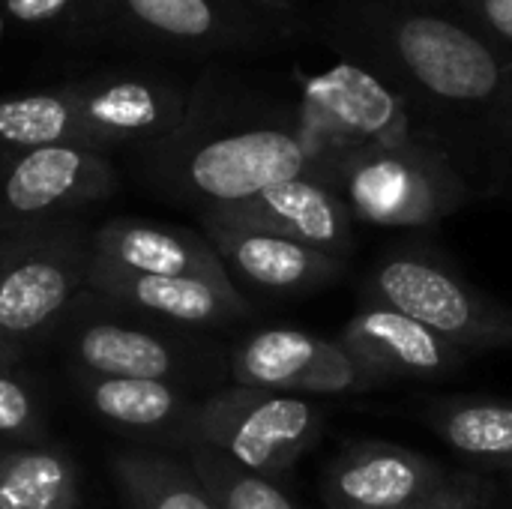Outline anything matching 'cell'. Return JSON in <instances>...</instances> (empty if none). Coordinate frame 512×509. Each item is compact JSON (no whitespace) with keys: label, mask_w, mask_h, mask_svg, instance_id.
<instances>
[{"label":"cell","mask_w":512,"mask_h":509,"mask_svg":"<svg viewBox=\"0 0 512 509\" xmlns=\"http://www.w3.org/2000/svg\"><path fill=\"white\" fill-rule=\"evenodd\" d=\"M312 177L342 198L354 222L378 228H426L471 201V183L450 156L420 138L336 156Z\"/></svg>","instance_id":"obj_2"},{"label":"cell","mask_w":512,"mask_h":509,"mask_svg":"<svg viewBox=\"0 0 512 509\" xmlns=\"http://www.w3.org/2000/svg\"><path fill=\"white\" fill-rule=\"evenodd\" d=\"M324 423V411L306 396L237 384L198 408L195 438L201 447L270 480L318 444Z\"/></svg>","instance_id":"obj_4"},{"label":"cell","mask_w":512,"mask_h":509,"mask_svg":"<svg viewBox=\"0 0 512 509\" xmlns=\"http://www.w3.org/2000/svg\"><path fill=\"white\" fill-rule=\"evenodd\" d=\"M36 426H39V411L33 393L21 381L0 375V435L24 438L33 435Z\"/></svg>","instance_id":"obj_27"},{"label":"cell","mask_w":512,"mask_h":509,"mask_svg":"<svg viewBox=\"0 0 512 509\" xmlns=\"http://www.w3.org/2000/svg\"><path fill=\"white\" fill-rule=\"evenodd\" d=\"M297 132L312 153V171L345 153L414 138L405 102L372 72L345 60L303 84Z\"/></svg>","instance_id":"obj_6"},{"label":"cell","mask_w":512,"mask_h":509,"mask_svg":"<svg viewBox=\"0 0 512 509\" xmlns=\"http://www.w3.org/2000/svg\"><path fill=\"white\" fill-rule=\"evenodd\" d=\"M87 285L117 303L189 327L228 324L246 312V300L237 291V285H216L207 279L138 276V273H120V270L87 264Z\"/></svg>","instance_id":"obj_17"},{"label":"cell","mask_w":512,"mask_h":509,"mask_svg":"<svg viewBox=\"0 0 512 509\" xmlns=\"http://www.w3.org/2000/svg\"><path fill=\"white\" fill-rule=\"evenodd\" d=\"M510 477H512V474H510Z\"/></svg>","instance_id":"obj_33"},{"label":"cell","mask_w":512,"mask_h":509,"mask_svg":"<svg viewBox=\"0 0 512 509\" xmlns=\"http://www.w3.org/2000/svg\"><path fill=\"white\" fill-rule=\"evenodd\" d=\"M495 492L483 477L447 474L429 495L405 509H492Z\"/></svg>","instance_id":"obj_26"},{"label":"cell","mask_w":512,"mask_h":509,"mask_svg":"<svg viewBox=\"0 0 512 509\" xmlns=\"http://www.w3.org/2000/svg\"><path fill=\"white\" fill-rule=\"evenodd\" d=\"M204 222L276 234L336 258H348L354 249V216L342 198L312 174L270 186L246 201L210 204Z\"/></svg>","instance_id":"obj_13"},{"label":"cell","mask_w":512,"mask_h":509,"mask_svg":"<svg viewBox=\"0 0 512 509\" xmlns=\"http://www.w3.org/2000/svg\"><path fill=\"white\" fill-rule=\"evenodd\" d=\"M81 390L96 417L123 429H162L183 414V399L168 381L84 375Z\"/></svg>","instance_id":"obj_23"},{"label":"cell","mask_w":512,"mask_h":509,"mask_svg":"<svg viewBox=\"0 0 512 509\" xmlns=\"http://www.w3.org/2000/svg\"><path fill=\"white\" fill-rule=\"evenodd\" d=\"M318 36L372 72L408 111L414 138L456 156L468 129L512 138V69L456 15L420 0H330Z\"/></svg>","instance_id":"obj_1"},{"label":"cell","mask_w":512,"mask_h":509,"mask_svg":"<svg viewBox=\"0 0 512 509\" xmlns=\"http://www.w3.org/2000/svg\"><path fill=\"white\" fill-rule=\"evenodd\" d=\"M75 360L96 378H153L168 381L177 372L171 345L147 330L93 321L75 336Z\"/></svg>","instance_id":"obj_18"},{"label":"cell","mask_w":512,"mask_h":509,"mask_svg":"<svg viewBox=\"0 0 512 509\" xmlns=\"http://www.w3.org/2000/svg\"><path fill=\"white\" fill-rule=\"evenodd\" d=\"M312 174V153L300 132L252 126L219 132L183 153L180 177L207 207L246 201L270 186Z\"/></svg>","instance_id":"obj_9"},{"label":"cell","mask_w":512,"mask_h":509,"mask_svg":"<svg viewBox=\"0 0 512 509\" xmlns=\"http://www.w3.org/2000/svg\"><path fill=\"white\" fill-rule=\"evenodd\" d=\"M447 471L417 450L381 441L345 447L327 477V509H405L429 495Z\"/></svg>","instance_id":"obj_14"},{"label":"cell","mask_w":512,"mask_h":509,"mask_svg":"<svg viewBox=\"0 0 512 509\" xmlns=\"http://www.w3.org/2000/svg\"><path fill=\"white\" fill-rule=\"evenodd\" d=\"M3 9L24 24H75L93 18L96 0H3Z\"/></svg>","instance_id":"obj_28"},{"label":"cell","mask_w":512,"mask_h":509,"mask_svg":"<svg viewBox=\"0 0 512 509\" xmlns=\"http://www.w3.org/2000/svg\"><path fill=\"white\" fill-rule=\"evenodd\" d=\"M512 69V0H447L444 6Z\"/></svg>","instance_id":"obj_25"},{"label":"cell","mask_w":512,"mask_h":509,"mask_svg":"<svg viewBox=\"0 0 512 509\" xmlns=\"http://www.w3.org/2000/svg\"><path fill=\"white\" fill-rule=\"evenodd\" d=\"M87 144L93 150L153 141L180 129L186 120V93L159 75L105 72L66 84Z\"/></svg>","instance_id":"obj_10"},{"label":"cell","mask_w":512,"mask_h":509,"mask_svg":"<svg viewBox=\"0 0 512 509\" xmlns=\"http://www.w3.org/2000/svg\"><path fill=\"white\" fill-rule=\"evenodd\" d=\"M204 237L216 249L225 270H234L240 279L264 291H312L330 285L345 270V258L264 231L204 222Z\"/></svg>","instance_id":"obj_16"},{"label":"cell","mask_w":512,"mask_h":509,"mask_svg":"<svg viewBox=\"0 0 512 509\" xmlns=\"http://www.w3.org/2000/svg\"><path fill=\"white\" fill-rule=\"evenodd\" d=\"M429 426L459 456L512 474V402L444 399L429 408Z\"/></svg>","instance_id":"obj_20"},{"label":"cell","mask_w":512,"mask_h":509,"mask_svg":"<svg viewBox=\"0 0 512 509\" xmlns=\"http://www.w3.org/2000/svg\"><path fill=\"white\" fill-rule=\"evenodd\" d=\"M168 51H231L267 42L273 15L240 0H96L93 21Z\"/></svg>","instance_id":"obj_8"},{"label":"cell","mask_w":512,"mask_h":509,"mask_svg":"<svg viewBox=\"0 0 512 509\" xmlns=\"http://www.w3.org/2000/svg\"><path fill=\"white\" fill-rule=\"evenodd\" d=\"M15 360H18L15 345H9V342H3V339H0V375H6V372L15 366Z\"/></svg>","instance_id":"obj_30"},{"label":"cell","mask_w":512,"mask_h":509,"mask_svg":"<svg viewBox=\"0 0 512 509\" xmlns=\"http://www.w3.org/2000/svg\"><path fill=\"white\" fill-rule=\"evenodd\" d=\"M117 189V171L93 147H36L0 153V231L45 225L60 213L102 201Z\"/></svg>","instance_id":"obj_7"},{"label":"cell","mask_w":512,"mask_h":509,"mask_svg":"<svg viewBox=\"0 0 512 509\" xmlns=\"http://www.w3.org/2000/svg\"><path fill=\"white\" fill-rule=\"evenodd\" d=\"M0 33H3V21H0Z\"/></svg>","instance_id":"obj_32"},{"label":"cell","mask_w":512,"mask_h":509,"mask_svg":"<svg viewBox=\"0 0 512 509\" xmlns=\"http://www.w3.org/2000/svg\"><path fill=\"white\" fill-rule=\"evenodd\" d=\"M264 15H273V18H285V15H294L306 0H240Z\"/></svg>","instance_id":"obj_29"},{"label":"cell","mask_w":512,"mask_h":509,"mask_svg":"<svg viewBox=\"0 0 512 509\" xmlns=\"http://www.w3.org/2000/svg\"><path fill=\"white\" fill-rule=\"evenodd\" d=\"M0 509H81L75 459L60 447H21L3 453Z\"/></svg>","instance_id":"obj_19"},{"label":"cell","mask_w":512,"mask_h":509,"mask_svg":"<svg viewBox=\"0 0 512 509\" xmlns=\"http://www.w3.org/2000/svg\"><path fill=\"white\" fill-rule=\"evenodd\" d=\"M369 297L432 327L468 357L512 348L510 306L426 252L393 249L384 255L369 276Z\"/></svg>","instance_id":"obj_3"},{"label":"cell","mask_w":512,"mask_h":509,"mask_svg":"<svg viewBox=\"0 0 512 509\" xmlns=\"http://www.w3.org/2000/svg\"><path fill=\"white\" fill-rule=\"evenodd\" d=\"M90 249L69 228L30 225L0 237V339L45 330L87 282Z\"/></svg>","instance_id":"obj_5"},{"label":"cell","mask_w":512,"mask_h":509,"mask_svg":"<svg viewBox=\"0 0 512 509\" xmlns=\"http://www.w3.org/2000/svg\"><path fill=\"white\" fill-rule=\"evenodd\" d=\"M60 144L90 147L66 84L36 93L0 96L3 150H36V147H60Z\"/></svg>","instance_id":"obj_21"},{"label":"cell","mask_w":512,"mask_h":509,"mask_svg":"<svg viewBox=\"0 0 512 509\" xmlns=\"http://www.w3.org/2000/svg\"><path fill=\"white\" fill-rule=\"evenodd\" d=\"M231 375L240 387L285 396H339L369 390L339 339L306 330H261L231 354Z\"/></svg>","instance_id":"obj_11"},{"label":"cell","mask_w":512,"mask_h":509,"mask_svg":"<svg viewBox=\"0 0 512 509\" xmlns=\"http://www.w3.org/2000/svg\"><path fill=\"white\" fill-rule=\"evenodd\" d=\"M189 468L219 509H297V504L267 477H258L210 447H198Z\"/></svg>","instance_id":"obj_24"},{"label":"cell","mask_w":512,"mask_h":509,"mask_svg":"<svg viewBox=\"0 0 512 509\" xmlns=\"http://www.w3.org/2000/svg\"><path fill=\"white\" fill-rule=\"evenodd\" d=\"M420 3H426V6H444L447 0H420Z\"/></svg>","instance_id":"obj_31"},{"label":"cell","mask_w":512,"mask_h":509,"mask_svg":"<svg viewBox=\"0 0 512 509\" xmlns=\"http://www.w3.org/2000/svg\"><path fill=\"white\" fill-rule=\"evenodd\" d=\"M366 387L402 378H444L465 366L468 354L432 327L369 297L339 336Z\"/></svg>","instance_id":"obj_12"},{"label":"cell","mask_w":512,"mask_h":509,"mask_svg":"<svg viewBox=\"0 0 512 509\" xmlns=\"http://www.w3.org/2000/svg\"><path fill=\"white\" fill-rule=\"evenodd\" d=\"M90 264L138 273V276H183L207 279L216 285H234L216 249L204 234L156 225L144 219H111L87 243Z\"/></svg>","instance_id":"obj_15"},{"label":"cell","mask_w":512,"mask_h":509,"mask_svg":"<svg viewBox=\"0 0 512 509\" xmlns=\"http://www.w3.org/2000/svg\"><path fill=\"white\" fill-rule=\"evenodd\" d=\"M114 477L129 509H219L195 471L156 453L114 456Z\"/></svg>","instance_id":"obj_22"}]
</instances>
